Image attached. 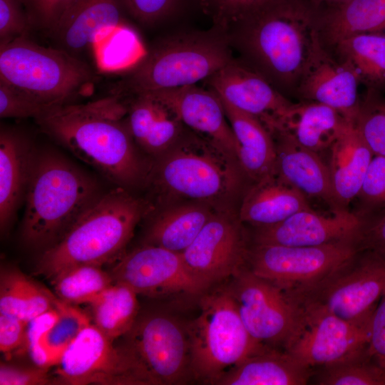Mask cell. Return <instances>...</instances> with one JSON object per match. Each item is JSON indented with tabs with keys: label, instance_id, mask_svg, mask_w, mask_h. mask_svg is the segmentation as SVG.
<instances>
[{
	"label": "cell",
	"instance_id": "cell-1",
	"mask_svg": "<svg viewBox=\"0 0 385 385\" xmlns=\"http://www.w3.org/2000/svg\"><path fill=\"white\" fill-rule=\"evenodd\" d=\"M118 96L53 107L35 119L46 134L125 189L148 182L152 161L140 153Z\"/></svg>",
	"mask_w": 385,
	"mask_h": 385
},
{
	"label": "cell",
	"instance_id": "cell-6",
	"mask_svg": "<svg viewBox=\"0 0 385 385\" xmlns=\"http://www.w3.org/2000/svg\"><path fill=\"white\" fill-rule=\"evenodd\" d=\"M96 77L78 56L41 46L27 36L0 44V81L47 108L72 103Z\"/></svg>",
	"mask_w": 385,
	"mask_h": 385
},
{
	"label": "cell",
	"instance_id": "cell-12",
	"mask_svg": "<svg viewBox=\"0 0 385 385\" xmlns=\"http://www.w3.org/2000/svg\"><path fill=\"white\" fill-rule=\"evenodd\" d=\"M385 293V258L360 250L349 261L298 299L344 320L370 319Z\"/></svg>",
	"mask_w": 385,
	"mask_h": 385
},
{
	"label": "cell",
	"instance_id": "cell-10",
	"mask_svg": "<svg viewBox=\"0 0 385 385\" xmlns=\"http://www.w3.org/2000/svg\"><path fill=\"white\" fill-rule=\"evenodd\" d=\"M359 251L354 240L316 247L253 244L247 267L299 299Z\"/></svg>",
	"mask_w": 385,
	"mask_h": 385
},
{
	"label": "cell",
	"instance_id": "cell-40",
	"mask_svg": "<svg viewBox=\"0 0 385 385\" xmlns=\"http://www.w3.org/2000/svg\"><path fill=\"white\" fill-rule=\"evenodd\" d=\"M57 317L56 304L55 307L28 322L22 351L29 355L34 366L47 369L53 366L46 349L45 338L48 329Z\"/></svg>",
	"mask_w": 385,
	"mask_h": 385
},
{
	"label": "cell",
	"instance_id": "cell-5",
	"mask_svg": "<svg viewBox=\"0 0 385 385\" xmlns=\"http://www.w3.org/2000/svg\"><path fill=\"white\" fill-rule=\"evenodd\" d=\"M234 58L225 32L217 28L174 32L155 43L111 95L126 99L203 82Z\"/></svg>",
	"mask_w": 385,
	"mask_h": 385
},
{
	"label": "cell",
	"instance_id": "cell-47",
	"mask_svg": "<svg viewBox=\"0 0 385 385\" xmlns=\"http://www.w3.org/2000/svg\"><path fill=\"white\" fill-rule=\"evenodd\" d=\"M358 245L360 250L370 251L385 258V211L364 217Z\"/></svg>",
	"mask_w": 385,
	"mask_h": 385
},
{
	"label": "cell",
	"instance_id": "cell-37",
	"mask_svg": "<svg viewBox=\"0 0 385 385\" xmlns=\"http://www.w3.org/2000/svg\"><path fill=\"white\" fill-rule=\"evenodd\" d=\"M58 317L48 329L45 345L53 366H56L69 346L91 323L88 316L75 305L56 302Z\"/></svg>",
	"mask_w": 385,
	"mask_h": 385
},
{
	"label": "cell",
	"instance_id": "cell-4",
	"mask_svg": "<svg viewBox=\"0 0 385 385\" xmlns=\"http://www.w3.org/2000/svg\"><path fill=\"white\" fill-rule=\"evenodd\" d=\"M98 182L59 153L36 150L21 238L42 252L58 242L103 194Z\"/></svg>",
	"mask_w": 385,
	"mask_h": 385
},
{
	"label": "cell",
	"instance_id": "cell-34",
	"mask_svg": "<svg viewBox=\"0 0 385 385\" xmlns=\"http://www.w3.org/2000/svg\"><path fill=\"white\" fill-rule=\"evenodd\" d=\"M138 295L126 284L114 282L89 303L93 324L112 341L121 337L138 317Z\"/></svg>",
	"mask_w": 385,
	"mask_h": 385
},
{
	"label": "cell",
	"instance_id": "cell-2",
	"mask_svg": "<svg viewBox=\"0 0 385 385\" xmlns=\"http://www.w3.org/2000/svg\"><path fill=\"white\" fill-rule=\"evenodd\" d=\"M225 32L240 60L282 94L295 98L319 36L315 12L304 0H270Z\"/></svg>",
	"mask_w": 385,
	"mask_h": 385
},
{
	"label": "cell",
	"instance_id": "cell-39",
	"mask_svg": "<svg viewBox=\"0 0 385 385\" xmlns=\"http://www.w3.org/2000/svg\"><path fill=\"white\" fill-rule=\"evenodd\" d=\"M356 199L364 217L385 208V156L374 155Z\"/></svg>",
	"mask_w": 385,
	"mask_h": 385
},
{
	"label": "cell",
	"instance_id": "cell-45",
	"mask_svg": "<svg viewBox=\"0 0 385 385\" xmlns=\"http://www.w3.org/2000/svg\"><path fill=\"white\" fill-rule=\"evenodd\" d=\"M33 26L49 34L76 0H24Z\"/></svg>",
	"mask_w": 385,
	"mask_h": 385
},
{
	"label": "cell",
	"instance_id": "cell-48",
	"mask_svg": "<svg viewBox=\"0 0 385 385\" xmlns=\"http://www.w3.org/2000/svg\"><path fill=\"white\" fill-rule=\"evenodd\" d=\"M367 352L371 359L385 371V293L371 317Z\"/></svg>",
	"mask_w": 385,
	"mask_h": 385
},
{
	"label": "cell",
	"instance_id": "cell-22",
	"mask_svg": "<svg viewBox=\"0 0 385 385\" xmlns=\"http://www.w3.org/2000/svg\"><path fill=\"white\" fill-rule=\"evenodd\" d=\"M125 12L123 0H76L48 35L56 48L78 56L101 31L122 25Z\"/></svg>",
	"mask_w": 385,
	"mask_h": 385
},
{
	"label": "cell",
	"instance_id": "cell-7",
	"mask_svg": "<svg viewBox=\"0 0 385 385\" xmlns=\"http://www.w3.org/2000/svg\"><path fill=\"white\" fill-rule=\"evenodd\" d=\"M236 164L217 143L187 128L173 145L153 159L147 183L162 193L209 201L239 187L243 171Z\"/></svg>",
	"mask_w": 385,
	"mask_h": 385
},
{
	"label": "cell",
	"instance_id": "cell-25",
	"mask_svg": "<svg viewBox=\"0 0 385 385\" xmlns=\"http://www.w3.org/2000/svg\"><path fill=\"white\" fill-rule=\"evenodd\" d=\"M124 101L127 124L135 144L153 158L173 145L187 128L169 108L149 93Z\"/></svg>",
	"mask_w": 385,
	"mask_h": 385
},
{
	"label": "cell",
	"instance_id": "cell-28",
	"mask_svg": "<svg viewBox=\"0 0 385 385\" xmlns=\"http://www.w3.org/2000/svg\"><path fill=\"white\" fill-rule=\"evenodd\" d=\"M312 209L308 198L277 175L267 176L248 190L238 217L255 227L272 225L301 210Z\"/></svg>",
	"mask_w": 385,
	"mask_h": 385
},
{
	"label": "cell",
	"instance_id": "cell-3",
	"mask_svg": "<svg viewBox=\"0 0 385 385\" xmlns=\"http://www.w3.org/2000/svg\"><path fill=\"white\" fill-rule=\"evenodd\" d=\"M150 210L148 202L128 189L117 187L103 192L58 242L41 252L36 273L51 281L75 266L116 262Z\"/></svg>",
	"mask_w": 385,
	"mask_h": 385
},
{
	"label": "cell",
	"instance_id": "cell-50",
	"mask_svg": "<svg viewBox=\"0 0 385 385\" xmlns=\"http://www.w3.org/2000/svg\"><path fill=\"white\" fill-rule=\"evenodd\" d=\"M315 13L337 7L350 0H304Z\"/></svg>",
	"mask_w": 385,
	"mask_h": 385
},
{
	"label": "cell",
	"instance_id": "cell-31",
	"mask_svg": "<svg viewBox=\"0 0 385 385\" xmlns=\"http://www.w3.org/2000/svg\"><path fill=\"white\" fill-rule=\"evenodd\" d=\"M213 214L203 202L165 209L156 215L150 224L145 244L183 253Z\"/></svg>",
	"mask_w": 385,
	"mask_h": 385
},
{
	"label": "cell",
	"instance_id": "cell-16",
	"mask_svg": "<svg viewBox=\"0 0 385 385\" xmlns=\"http://www.w3.org/2000/svg\"><path fill=\"white\" fill-rule=\"evenodd\" d=\"M113 342L91 324L56 365V382L68 385H133L126 361Z\"/></svg>",
	"mask_w": 385,
	"mask_h": 385
},
{
	"label": "cell",
	"instance_id": "cell-15",
	"mask_svg": "<svg viewBox=\"0 0 385 385\" xmlns=\"http://www.w3.org/2000/svg\"><path fill=\"white\" fill-rule=\"evenodd\" d=\"M239 217L214 213L182 253L190 270L211 287L247 267L249 247Z\"/></svg>",
	"mask_w": 385,
	"mask_h": 385
},
{
	"label": "cell",
	"instance_id": "cell-17",
	"mask_svg": "<svg viewBox=\"0 0 385 385\" xmlns=\"http://www.w3.org/2000/svg\"><path fill=\"white\" fill-rule=\"evenodd\" d=\"M203 82L223 100L258 118L271 134L294 104L238 58Z\"/></svg>",
	"mask_w": 385,
	"mask_h": 385
},
{
	"label": "cell",
	"instance_id": "cell-26",
	"mask_svg": "<svg viewBox=\"0 0 385 385\" xmlns=\"http://www.w3.org/2000/svg\"><path fill=\"white\" fill-rule=\"evenodd\" d=\"M374 154L354 123L346 124L329 150L327 166L339 205L348 210L356 198Z\"/></svg>",
	"mask_w": 385,
	"mask_h": 385
},
{
	"label": "cell",
	"instance_id": "cell-29",
	"mask_svg": "<svg viewBox=\"0 0 385 385\" xmlns=\"http://www.w3.org/2000/svg\"><path fill=\"white\" fill-rule=\"evenodd\" d=\"M220 98L238 143L237 158L243 173L255 182L275 175L277 153L271 133L258 118Z\"/></svg>",
	"mask_w": 385,
	"mask_h": 385
},
{
	"label": "cell",
	"instance_id": "cell-21",
	"mask_svg": "<svg viewBox=\"0 0 385 385\" xmlns=\"http://www.w3.org/2000/svg\"><path fill=\"white\" fill-rule=\"evenodd\" d=\"M31 140L15 128L0 130V228L10 229L26 195L36 154Z\"/></svg>",
	"mask_w": 385,
	"mask_h": 385
},
{
	"label": "cell",
	"instance_id": "cell-33",
	"mask_svg": "<svg viewBox=\"0 0 385 385\" xmlns=\"http://www.w3.org/2000/svg\"><path fill=\"white\" fill-rule=\"evenodd\" d=\"M58 298L14 267H2L0 313L29 322L55 307Z\"/></svg>",
	"mask_w": 385,
	"mask_h": 385
},
{
	"label": "cell",
	"instance_id": "cell-23",
	"mask_svg": "<svg viewBox=\"0 0 385 385\" xmlns=\"http://www.w3.org/2000/svg\"><path fill=\"white\" fill-rule=\"evenodd\" d=\"M272 136L277 153L275 175L307 198L323 201L331 211L346 210L336 199L327 164L320 155L301 146L282 132Z\"/></svg>",
	"mask_w": 385,
	"mask_h": 385
},
{
	"label": "cell",
	"instance_id": "cell-49",
	"mask_svg": "<svg viewBox=\"0 0 385 385\" xmlns=\"http://www.w3.org/2000/svg\"><path fill=\"white\" fill-rule=\"evenodd\" d=\"M29 322L0 313V351L10 354L23 350Z\"/></svg>",
	"mask_w": 385,
	"mask_h": 385
},
{
	"label": "cell",
	"instance_id": "cell-20",
	"mask_svg": "<svg viewBox=\"0 0 385 385\" xmlns=\"http://www.w3.org/2000/svg\"><path fill=\"white\" fill-rule=\"evenodd\" d=\"M145 93L159 100L185 127L210 138L237 161L238 143L215 91L193 84Z\"/></svg>",
	"mask_w": 385,
	"mask_h": 385
},
{
	"label": "cell",
	"instance_id": "cell-38",
	"mask_svg": "<svg viewBox=\"0 0 385 385\" xmlns=\"http://www.w3.org/2000/svg\"><path fill=\"white\" fill-rule=\"evenodd\" d=\"M354 124L374 155L385 156V98L381 93L366 89Z\"/></svg>",
	"mask_w": 385,
	"mask_h": 385
},
{
	"label": "cell",
	"instance_id": "cell-27",
	"mask_svg": "<svg viewBox=\"0 0 385 385\" xmlns=\"http://www.w3.org/2000/svg\"><path fill=\"white\" fill-rule=\"evenodd\" d=\"M348 123L328 106L299 101L294 103L273 133L282 132L301 146L320 155L329 151Z\"/></svg>",
	"mask_w": 385,
	"mask_h": 385
},
{
	"label": "cell",
	"instance_id": "cell-8",
	"mask_svg": "<svg viewBox=\"0 0 385 385\" xmlns=\"http://www.w3.org/2000/svg\"><path fill=\"white\" fill-rule=\"evenodd\" d=\"M210 289L200 295V314L186 329L192 379L215 384L226 371L265 345L247 331L229 283Z\"/></svg>",
	"mask_w": 385,
	"mask_h": 385
},
{
	"label": "cell",
	"instance_id": "cell-42",
	"mask_svg": "<svg viewBox=\"0 0 385 385\" xmlns=\"http://www.w3.org/2000/svg\"><path fill=\"white\" fill-rule=\"evenodd\" d=\"M270 0H200L212 26L223 31L237 19Z\"/></svg>",
	"mask_w": 385,
	"mask_h": 385
},
{
	"label": "cell",
	"instance_id": "cell-44",
	"mask_svg": "<svg viewBox=\"0 0 385 385\" xmlns=\"http://www.w3.org/2000/svg\"><path fill=\"white\" fill-rule=\"evenodd\" d=\"M49 109L30 97L0 81V116L1 118H36Z\"/></svg>",
	"mask_w": 385,
	"mask_h": 385
},
{
	"label": "cell",
	"instance_id": "cell-30",
	"mask_svg": "<svg viewBox=\"0 0 385 385\" xmlns=\"http://www.w3.org/2000/svg\"><path fill=\"white\" fill-rule=\"evenodd\" d=\"M315 15L320 41L327 48L353 34L385 31V0H350Z\"/></svg>",
	"mask_w": 385,
	"mask_h": 385
},
{
	"label": "cell",
	"instance_id": "cell-35",
	"mask_svg": "<svg viewBox=\"0 0 385 385\" xmlns=\"http://www.w3.org/2000/svg\"><path fill=\"white\" fill-rule=\"evenodd\" d=\"M56 297L76 305L89 304L114 282L110 272L102 266L81 265L67 269L51 281Z\"/></svg>",
	"mask_w": 385,
	"mask_h": 385
},
{
	"label": "cell",
	"instance_id": "cell-43",
	"mask_svg": "<svg viewBox=\"0 0 385 385\" xmlns=\"http://www.w3.org/2000/svg\"><path fill=\"white\" fill-rule=\"evenodd\" d=\"M125 9L135 21L155 26L173 17L183 0H123Z\"/></svg>",
	"mask_w": 385,
	"mask_h": 385
},
{
	"label": "cell",
	"instance_id": "cell-9",
	"mask_svg": "<svg viewBox=\"0 0 385 385\" xmlns=\"http://www.w3.org/2000/svg\"><path fill=\"white\" fill-rule=\"evenodd\" d=\"M118 345L134 385H174L192 378L186 325L165 313L138 316Z\"/></svg>",
	"mask_w": 385,
	"mask_h": 385
},
{
	"label": "cell",
	"instance_id": "cell-41",
	"mask_svg": "<svg viewBox=\"0 0 385 385\" xmlns=\"http://www.w3.org/2000/svg\"><path fill=\"white\" fill-rule=\"evenodd\" d=\"M32 26L24 0H0V44L27 36Z\"/></svg>",
	"mask_w": 385,
	"mask_h": 385
},
{
	"label": "cell",
	"instance_id": "cell-19",
	"mask_svg": "<svg viewBox=\"0 0 385 385\" xmlns=\"http://www.w3.org/2000/svg\"><path fill=\"white\" fill-rule=\"evenodd\" d=\"M356 73L322 43L314 42L300 79L296 96L299 101L328 106L354 123L361 98Z\"/></svg>",
	"mask_w": 385,
	"mask_h": 385
},
{
	"label": "cell",
	"instance_id": "cell-18",
	"mask_svg": "<svg viewBox=\"0 0 385 385\" xmlns=\"http://www.w3.org/2000/svg\"><path fill=\"white\" fill-rule=\"evenodd\" d=\"M364 219L349 210L331 211L330 215L304 210L278 223L255 227L253 242L292 247H316L351 240L358 242Z\"/></svg>",
	"mask_w": 385,
	"mask_h": 385
},
{
	"label": "cell",
	"instance_id": "cell-46",
	"mask_svg": "<svg viewBox=\"0 0 385 385\" xmlns=\"http://www.w3.org/2000/svg\"><path fill=\"white\" fill-rule=\"evenodd\" d=\"M55 382L47 368L37 366L24 367L1 363V385H45Z\"/></svg>",
	"mask_w": 385,
	"mask_h": 385
},
{
	"label": "cell",
	"instance_id": "cell-32",
	"mask_svg": "<svg viewBox=\"0 0 385 385\" xmlns=\"http://www.w3.org/2000/svg\"><path fill=\"white\" fill-rule=\"evenodd\" d=\"M328 49L352 69L366 89L385 91V31L353 34Z\"/></svg>",
	"mask_w": 385,
	"mask_h": 385
},
{
	"label": "cell",
	"instance_id": "cell-13",
	"mask_svg": "<svg viewBox=\"0 0 385 385\" xmlns=\"http://www.w3.org/2000/svg\"><path fill=\"white\" fill-rule=\"evenodd\" d=\"M303 306L302 325L285 348L302 364L315 371L367 353L371 317L352 322L319 307Z\"/></svg>",
	"mask_w": 385,
	"mask_h": 385
},
{
	"label": "cell",
	"instance_id": "cell-24",
	"mask_svg": "<svg viewBox=\"0 0 385 385\" xmlns=\"http://www.w3.org/2000/svg\"><path fill=\"white\" fill-rule=\"evenodd\" d=\"M315 371L284 349L265 345L226 371L217 385H304Z\"/></svg>",
	"mask_w": 385,
	"mask_h": 385
},
{
	"label": "cell",
	"instance_id": "cell-36",
	"mask_svg": "<svg viewBox=\"0 0 385 385\" xmlns=\"http://www.w3.org/2000/svg\"><path fill=\"white\" fill-rule=\"evenodd\" d=\"M319 385H385V371L368 352L315 370L312 377Z\"/></svg>",
	"mask_w": 385,
	"mask_h": 385
},
{
	"label": "cell",
	"instance_id": "cell-14",
	"mask_svg": "<svg viewBox=\"0 0 385 385\" xmlns=\"http://www.w3.org/2000/svg\"><path fill=\"white\" fill-rule=\"evenodd\" d=\"M114 263L110 272L113 282L126 284L138 294L200 296L212 287L190 270L182 253L155 245L144 244Z\"/></svg>",
	"mask_w": 385,
	"mask_h": 385
},
{
	"label": "cell",
	"instance_id": "cell-11",
	"mask_svg": "<svg viewBox=\"0 0 385 385\" xmlns=\"http://www.w3.org/2000/svg\"><path fill=\"white\" fill-rule=\"evenodd\" d=\"M230 279L232 294L250 335L264 345L285 349L302 325L303 304L247 267Z\"/></svg>",
	"mask_w": 385,
	"mask_h": 385
}]
</instances>
